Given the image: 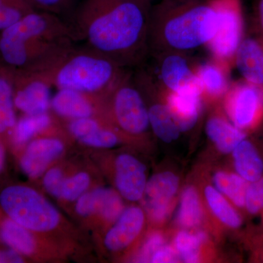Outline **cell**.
<instances>
[{
  "instance_id": "6da1fadb",
  "label": "cell",
  "mask_w": 263,
  "mask_h": 263,
  "mask_svg": "<svg viewBox=\"0 0 263 263\" xmlns=\"http://www.w3.org/2000/svg\"><path fill=\"white\" fill-rule=\"evenodd\" d=\"M151 8L143 0H81L66 20L76 42L128 70L141 67L149 55Z\"/></svg>"
},
{
  "instance_id": "7a4b0ae2",
  "label": "cell",
  "mask_w": 263,
  "mask_h": 263,
  "mask_svg": "<svg viewBox=\"0 0 263 263\" xmlns=\"http://www.w3.org/2000/svg\"><path fill=\"white\" fill-rule=\"evenodd\" d=\"M76 43L65 18L34 10L0 32V57L15 70L41 72Z\"/></svg>"
},
{
  "instance_id": "3957f363",
  "label": "cell",
  "mask_w": 263,
  "mask_h": 263,
  "mask_svg": "<svg viewBox=\"0 0 263 263\" xmlns=\"http://www.w3.org/2000/svg\"><path fill=\"white\" fill-rule=\"evenodd\" d=\"M217 24L211 0H160L150 10L148 53L151 56L167 51L189 53L206 46Z\"/></svg>"
},
{
  "instance_id": "277c9868",
  "label": "cell",
  "mask_w": 263,
  "mask_h": 263,
  "mask_svg": "<svg viewBox=\"0 0 263 263\" xmlns=\"http://www.w3.org/2000/svg\"><path fill=\"white\" fill-rule=\"evenodd\" d=\"M128 71L86 45L76 43L49 68L37 73L58 89L103 97Z\"/></svg>"
},
{
  "instance_id": "5b68a950",
  "label": "cell",
  "mask_w": 263,
  "mask_h": 263,
  "mask_svg": "<svg viewBox=\"0 0 263 263\" xmlns=\"http://www.w3.org/2000/svg\"><path fill=\"white\" fill-rule=\"evenodd\" d=\"M0 204L10 219L29 230L47 232L60 222L56 208L35 190L11 186L0 195Z\"/></svg>"
},
{
  "instance_id": "8992f818",
  "label": "cell",
  "mask_w": 263,
  "mask_h": 263,
  "mask_svg": "<svg viewBox=\"0 0 263 263\" xmlns=\"http://www.w3.org/2000/svg\"><path fill=\"white\" fill-rule=\"evenodd\" d=\"M100 106L108 109V117L122 131L143 134L149 127L148 108L133 73L128 71L110 91L100 99Z\"/></svg>"
},
{
  "instance_id": "52a82bcc",
  "label": "cell",
  "mask_w": 263,
  "mask_h": 263,
  "mask_svg": "<svg viewBox=\"0 0 263 263\" xmlns=\"http://www.w3.org/2000/svg\"><path fill=\"white\" fill-rule=\"evenodd\" d=\"M218 15L217 28L206 46L212 57L234 67L237 50L245 36L240 0H211Z\"/></svg>"
},
{
  "instance_id": "ba28073f",
  "label": "cell",
  "mask_w": 263,
  "mask_h": 263,
  "mask_svg": "<svg viewBox=\"0 0 263 263\" xmlns=\"http://www.w3.org/2000/svg\"><path fill=\"white\" fill-rule=\"evenodd\" d=\"M224 100L231 122L241 130L255 127L263 117V86L243 79L231 82Z\"/></svg>"
},
{
  "instance_id": "9c48e42d",
  "label": "cell",
  "mask_w": 263,
  "mask_h": 263,
  "mask_svg": "<svg viewBox=\"0 0 263 263\" xmlns=\"http://www.w3.org/2000/svg\"><path fill=\"white\" fill-rule=\"evenodd\" d=\"M157 62L158 78L165 91H179L198 86L195 76L197 62L183 52H161L152 55Z\"/></svg>"
},
{
  "instance_id": "30bf717a",
  "label": "cell",
  "mask_w": 263,
  "mask_h": 263,
  "mask_svg": "<svg viewBox=\"0 0 263 263\" xmlns=\"http://www.w3.org/2000/svg\"><path fill=\"white\" fill-rule=\"evenodd\" d=\"M13 103L27 115L47 113L51 107V86L37 72L15 70Z\"/></svg>"
},
{
  "instance_id": "8fae6325",
  "label": "cell",
  "mask_w": 263,
  "mask_h": 263,
  "mask_svg": "<svg viewBox=\"0 0 263 263\" xmlns=\"http://www.w3.org/2000/svg\"><path fill=\"white\" fill-rule=\"evenodd\" d=\"M179 180L171 172L152 176L143 193V205L153 220L161 221L167 217L170 203L179 188Z\"/></svg>"
},
{
  "instance_id": "7c38bea8",
  "label": "cell",
  "mask_w": 263,
  "mask_h": 263,
  "mask_svg": "<svg viewBox=\"0 0 263 263\" xmlns=\"http://www.w3.org/2000/svg\"><path fill=\"white\" fill-rule=\"evenodd\" d=\"M163 92L166 104L180 131L193 129L198 121L201 110L202 98L199 86L179 91L163 90Z\"/></svg>"
},
{
  "instance_id": "4fadbf2b",
  "label": "cell",
  "mask_w": 263,
  "mask_h": 263,
  "mask_svg": "<svg viewBox=\"0 0 263 263\" xmlns=\"http://www.w3.org/2000/svg\"><path fill=\"white\" fill-rule=\"evenodd\" d=\"M231 66L226 62L212 58L204 62H197L195 76L202 98L216 100L224 98L229 89Z\"/></svg>"
},
{
  "instance_id": "5bb4252c",
  "label": "cell",
  "mask_w": 263,
  "mask_h": 263,
  "mask_svg": "<svg viewBox=\"0 0 263 263\" xmlns=\"http://www.w3.org/2000/svg\"><path fill=\"white\" fill-rule=\"evenodd\" d=\"M146 167L133 156L122 155L116 161V183L119 193L130 201L141 200L146 186Z\"/></svg>"
},
{
  "instance_id": "9a60e30c",
  "label": "cell",
  "mask_w": 263,
  "mask_h": 263,
  "mask_svg": "<svg viewBox=\"0 0 263 263\" xmlns=\"http://www.w3.org/2000/svg\"><path fill=\"white\" fill-rule=\"evenodd\" d=\"M76 211L81 216L100 214L105 220L113 222L124 212V204L120 196L114 190L98 188L83 194L76 205Z\"/></svg>"
},
{
  "instance_id": "2e32d148",
  "label": "cell",
  "mask_w": 263,
  "mask_h": 263,
  "mask_svg": "<svg viewBox=\"0 0 263 263\" xmlns=\"http://www.w3.org/2000/svg\"><path fill=\"white\" fill-rule=\"evenodd\" d=\"M64 148L62 142L56 138L34 140L27 147L21 160L22 170L29 177H39L62 155Z\"/></svg>"
},
{
  "instance_id": "e0dca14e",
  "label": "cell",
  "mask_w": 263,
  "mask_h": 263,
  "mask_svg": "<svg viewBox=\"0 0 263 263\" xmlns=\"http://www.w3.org/2000/svg\"><path fill=\"white\" fill-rule=\"evenodd\" d=\"M100 97L76 90L58 89L51 100V107L60 117L70 119L95 117Z\"/></svg>"
},
{
  "instance_id": "ac0fdd59",
  "label": "cell",
  "mask_w": 263,
  "mask_h": 263,
  "mask_svg": "<svg viewBox=\"0 0 263 263\" xmlns=\"http://www.w3.org/2000/svg\"><path fill=\"white\" fill-rule=\"evenodd\" d=\"M234 67L243 80L263 86L262 38H243L235 53Z\"/></svg>"
},
{
  "instance_id": "d6986e66",
  "label": "cell",
  "mask_w": 263,
  "mask_h": 263,
  "mask_svg": "<svg viewBox=\"0 0 263 263\" xmlns=\"http://www.w3.org/2000/svg\"><path fill=\"white\" fill-rule=\"evenodd\" d=\"M144 214L140 208L132 206L124 210L105 236V246L110 251L125 249L141 233Z\"/></svg>"
},
{
  "instance_id": "ffe728a7",
  "label": "cell",
  "mask_w": 263,
  "mask_h": 263,
  "mask_svg": "<svg viewBox=\"0 0 263 263\" xmlns=\"http://www.w3.org/2000/svg\"><path fill=\"white\" fill-rule=\"evenodd\" d=\"M68 129L76 139L88 146L111 148L119 141L113 130L103 127L95 117L70 119Z\"/></svg>"
},
{
  "instance_id": "44dd1931",
  "label": "cell",
  "mask_w": 263,
  "mask_h": 263,
  "mask_svg": "<svg viewBox=\"0 0 263 263\" xmlns=\"http://www.w3.org/2000/svg\"><path fill=\"white\" fill-rule=\"evenodd\" d=\"M205 130L216 148L224 154L233 152L245 140V132L221 116H213L208 120Z\"/></svg>"
},
{
  "instance_id": "7402d4cb",
  "label": "cell",
  "mask_w": 263,
  "mask_h": 263,
  "mask_svg": "<svg viewBox=\"0 0 263 263\" xmlns=\"http://www.w3.org/2000/svg\"><path fill=\"white\" fill-rule=\"evenodd\" d=\"M237 173L249 183L257 182L263 176V161L252 142L243 140L233 151Z\"/></svg>"
},
{
  "instance_id": "603a6c76",
  "label": "cell",
  "mask_w": 263,
  "mask_h": 263,
  "mask_svg": "<svg viewBox=\"0 0 263 263\" xmlns=\"http://www.w3.org/2000/svg\"><path fill=\"white\" fill-rule=\"evenodd\" d=\"M147 108L150 126L156 136L165 143L176 141L181 131L171 116L164 95L163 101L153 103Z\"/></svg>"
},
{
  "instance_id": "cb8c5ba5",
  "label": "cell",
  "mask_w": 263,
  "mask_h": 263,
  "mask_svg": "<svg viewBox=\"0 0 263 263\" xmlns=\"http://www.w3.org/2000/svg\"><path fill=\"white\" fill-rule=\"evenodd\" d=\"M0 238L18 253L29 255L35 250V240L28 229L11 219H5L0 226Z\"/></svg>"
},
{
  "instance_id": "d4e9b609",
  "label": "cell",
  "mask_w": 263,
  "mask_h": 263,
  "mask_svg": "<svg viewBox=\"0 0 263 263\" xmlns=\"http://www.w3.org/2000/svg\"><path fill=\"white\" fill-rule=\"evenodd\" d=\"M218 190L224 193L237 206H245V194L249 182L239 175L229 173H216L214 178Z\"/></svg>"
},
{
  "instance_id": "484cf974",
  "label": "cell",
  "mask_w": 263,
  "mask_h": 263,
  "mask_svg": "<svg viewBox=\"0 0 263 263\" xmlns=\"http://www.w3.org/2000/svg\"><path fill=\"white\" fill-rule=\"evenodd\" d=\"M205 195L209 206L219 220L230 228H238L241 226L239 214L218 190L213 186H207Z\"/></svg>"
},
{
  "instance_id": "4316f807",
  "label": "cell",
  "mask_w": 263,
  "mask_h": 263,
  "mask_svg": "<svg viewBox=\"0 0 263 263\" xmlns=\"http://www.w3.org/2000/svg\"><path fill=\"white\" fill-rule=\"evenodd\" d=\"M201 208L198 195L193 186L183 190L177 214V221L183 228L197 226L201 220Z\"/></svg>"
},
{
  "instance_id": "83f0119b",
  "label": "cell",
  "mask_w": 263,
  "mask_h": 263,
  "mask_svg": "<svg viewBox=\"0 0 263 263\" xmlns=\"http://www.w3.org/2000/svg\"><path fill=\"white\" fill-rule=\"evenodd\" d=\"M52 119L47 113L27 115L15 124L14 140L18 144H24L38 133L51 126Z\"/></svg>"
},
{
  "instance_id": "f1b7e54d",
  "label": "cell",
  "mask_w": 263,
  "mask_h": 263,
  "mask_svg": "<svg viewBox=\"0 0 263 263\" xmlns=\"http://www.w3.org/2000/svg\"><path fill=\"white\" fill-rule=\"evenodd\" d=\"M14 74L15 69L8 66L0 69V113L15 124L16 118L13 109Z\"/></svg>"
},
{
  "instance_id": "f546056e",
  "label": "cell",
  "mask_w": 263,
  "mask_h": 263,
  "mask_svg": "<svg viewBox=\"0 0 263 263\" xmlns=\"http://www.w3.org/2000/svg\"><path fill=\"white\" fill-rule=\"evenodd\" d=\"M205 234L198 232L193 235L186 231H181L176 238V250L180 257L185 262H197L199 259V248L205 240Z\"/></svg>"
},
{
  "instance_id": "4dcf8cb0",
  "label": "cell",
  "mask_w": 263,
  "mask_h": 263,
  "mask_svg": "<svg viewBox=\"0 0 263 263\" xmlns=\"http://www.w3.org/2000/svg\"><path fill=\"white\" fill-rule=\"evenodd\" d=\"M35 10L48 12L67 18L79 0H27Z\"/></svg>"
},
{
  "instance_id": "1f68e13d",
  "label": "cell",
  "mask_w": 263,
  "mask_h": 263,
  "mask_svg": "<svg viewBox=\"0 0 263 263\" xmlns=\"http://www.w3.org/2000/svg\"><path fill=\"white\" fill-rule=\"evenodd\" d=\"M90 177L86 173L81 172L69 179H65L62 196L67 201L78 200L89 187Z\"/></svg>"
},
{
  "instance_id": "d6a6232c",
  "label": "cell",
  "mask_w": 263,
  "mask_h": 263,
  "mask_svg": "<svg viewBox=\"0 0 263 263\" xmlns=\"http://www.w3.org/2000/svg\"><path fill=\"white\" fill-rule=\"evenodd\" d=\"M35 10L31 7L20 5H0V32L9 28L23 18L24 15Z\"/></svg>"
},
{
  "instance_id": "836d02e7",
  "label": "cell",
  "mask_w": 263,
  "mask_h": 263,
  "mask_svg": "<svg viewBox=\"0 0 263 263\" xmlns=\"http://www.w3.org/2000/svg\"><path fill=\"white\" fill-rule=\"evenodd\" d=\"M64 181L65 178L62 171L58 168H52L45 175L43 185L50 195L55 197H61Z\"/></svg>"
},
{
  "instance_id": "e575fe53",
  "label": "cell",
  "mask_w": 263,
  "mask_h": 263,
  "mask_svg": "<svg viewBox=\"0 0 263 263\" xmlns=\"http://www.w3.org/2000/svg\"><path fill=\"white\" fill-rule=\"evenodd\" d=\"M249 214H257L262 209L258 181L249 183L245 194V206Z\"/></svg>"
},
{
  "instance_id": "d590c367",
  "label": "cell",
  "mask_w": 263,
  "mask_h": 263,
  "mask_svg": "<svg viewBox=\"0 0 263 263\" xmlns=\"http://www.w3.org/2000/svg\"><path fill=\"white\" fill-rule=\"evenodd\" d=\"M164 245V238L160 234H154L146 240L141 252H140L138 260L139 262H148L151 261L153 254Z\"/></svg>"
},
{
  "instance_id": "8d00e7d4",
  "label": "cell",
  "mask_w": 263,
  "mask_h": 263,
  "mask_svg": "<svg viewBox=\"0 0 263 263\" xmlns=\"http://www.w3.org/2000/svg\"><path fill=\"white\" fill-rule=\"evenodd\" d=\"M179 257L177 252L168 246H162L152 256V262H176Z\"/></svg>"
},
{
  "instance_id": "74e56055",
  "label": "cell",
  "mask_w": 263,
  "mask_h": 263,
  "mask_svg": "<svg viewBox=\"0 0 263 263\" xmlns=\"http://www.w3.org/2000/svg\"><path fill=\"white\" fill-rule=\"evenodd\" d=\"M23 262V259L15 250L0 251V263Z\"/></svg>"
},
{
  "instance_id": "f35d334b",
  "label": "cell",
  "mask_w": 263,
  "mask_h": 263,
  "mask_svg": "<svg viewBox=\"0 0 263 263\" xmlns=\"http://www.w3.org/2000/svg\"><path fill=\"white\" fill-rule=\"evenodd\" d=\"M256 21H257V36L263 39V0H259L256 9Z\"/></svg>"
},
{
  "instance_id": "ab89813d",
  "label": "cell",
  "mask_w": 263,
  "mask_h": 263,
  "mask_svg": "<svg viewBox=\"0 0 263 263\" xmlns=\"http://www.w3.org/2000/svg\"><path fill=\"white\" fill-rule=\"evenodd\" d=\"M20 5L32 8V5L29 4L27 0H0V5Z\"/></svg>"
},
{
  "instance_id": "60d3db41",
  "label": "cell",
  "mask_w": 263,
  "mask_h": 263,
  "mask_svg": "<svg viewBox=\"0 0 263 263\" xmlns=\"http://www.w3.org/2000/svg\"><path fill=\"white\" fill-rule=\"evenodd\" d=\"M10 127H13L5 116L0 113V133H4L7 129Z\"/></svg>"
},
{
  "instance_id": "b9f144b4",
  "label": "cell",
  "mask_w": 263,
  "mask_h": 263,
  "mask_svg": "<svg viewBox=\"0 0 263 263\" xmlns=\"http://www.w3.org/2000/svg\"><path fill=\"white\" fill-rule=\"evenodd\" d=\"M5 163V152L3 147L0 145V172L4 167Z\"/></svg>"
},
{
  "instance_id": "7bdbcfd3",
  "label": "cell",
  "mask_w": 263,
  "mask_h": 263,
  "mask_svg": "<svg viewBox=\"0 0 263 263\" xmlns=\"http://www.w3.org/2000/svg\"><path fill=\"white\" fill-rule=\"evenodd\" d=\"M259 193H260L261 200H262L263 209V176L258 181Z\"/></svg>"
},
{
  "instance_id": "ee69618b",
  "label": "cell",
  "mask_w": 263,
  "mask_h": 263,
  "mask_svg": "<svg viewBox=\"0 0 263 263\" xmlns=\"http://www.w3.org/2000/svg\"><path fill=\"white\" fill-rule=\"evenodd\" d=\"M143 1L146 2V3H148V4H151L152 0H143Z\"/></svg>"
}]
</instances>
